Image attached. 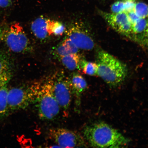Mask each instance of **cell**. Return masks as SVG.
I'll use <instances>...</instances> for the list:
<instances>
[{
    "mask_svg": "<svg viewBox=\"0 0 148 148\" xmlns=\"http://www.w3.org/2000/svg\"><path fill=\"white\" fill-rule=\"evenodd\" d=\"M5 27L0 25V43L3 41L4 37Z\"/></svg>",
    "mask_w": 148,
    "mask_h": 148,
    "instance_id": "obj_24",
    "label": "cell"
},
{
    "mask_svg": "<svg viewBox=\"0 0 148 148\" xmlns=\"http://www.w3.org/2000/svg\"><path fill=\"white\" fill-rule=\"evenodd\" d=\"M127 14L129 21L132 25L136 23L140 18L137 15L134 10L127 13Z\"/></svg>",
    "mask_w": 148,
    "mask_h": 148,
    "instance_id": "obj_22",
    "label": "cell"
},
{
    "mask_svg": "<svg viewBox=\"0 0 148 148\" xmlns=\"http://www.w3.org/2000/svg\"><path fill=\"white\" fill-rule=\"evenodd\" d=\"M125 5V12L127 13L134 10L136 3L134 0H126L124 1Z\"/></svg>",
    "mask_w": 148,
    "mask_h": 148,
    "instance_id": "obj_21",
    "label": "cell"
},
{
    "mask_svg": "<svg viewBox=\"0 0 148 148\" xmlns=\"http://www.w3.org/2000/svg\"><path fill=\"white\" fill-rule=\"evenodd\" d=\"M14 0H0V9L8 8L12 6Z\"/></svg>",
    "mask_w": 148,
    "mask_h": 148,
    "instance_id": "obj_23",
    "label": "cell"
},
{
    "mask_svg": "<svg viewBox=\"0 0 148 148\" xmlns=\"http://www.w3.org/2000/svg\"><path fill=\"white\" fill-rule=\"evenodd\" d=\"M67 38L70 39L79 49L90 51L95 44L88 31L82 25L74 23L66 32Z\"/></svg>",
    "mask_w": 148,
    "mask_h": 148,
    "instance_id": "obj_8",
    "label": "cell"
},
{
    "mask_svg": "<svg viewBox=\"0 0 148 148\" xmlns=\"http://www.w3.org/2000/svg\"><path fill=\"white\" fill-rule=\"evenodd\" d=\"M34 103L41 119L52 120L59 115L60 109L53 92L52 77L42 82Z\"/></svg>",
    "mask_w": 148,
    "mask_h": 148,
    "instance_id": "obj_4",
    "label": "cell"
},
{
    "mask_svg": "<svg viewBox=\"0 0 148 148\" xmlns=\"http://www.w3.org/2000/svg\"><path fill=\"white\" fill-rule=\"evenodd\" d=\"M112 13L118 14L125 12V1H119L116 2L111 7Z\"/></svg>",
    "mask_w": 148,
    "mask_h": 148,
    "instance_id": "obj_19",
    "label": "cell"
},
{
    "mask_svg": "<svg viewBox=\"0 0 148 148\" xmlns=\"http://www.w3.org/2000/svg\"><path fill=\"white\" fill-rule=\"evenodd\" d=\"M134 12L140 18H146L148 16L147 5L143 2L136 3Z\"/></svg>",
    "mask_w": 148,
    "mask_h": 148,
    "instance_id": "obj_18",
    "label": "cell"
},
{
    "mask_svg": "<svg viewBox=\"0 0 148 148\" xmlns=\"http://www.w3.org/2000/svg\"><path fill=\"white\" fill-rule=\"evenodd\" d=\"M124 1H126V0H124Z\"/></svg>",
    "mask_w": 148,
    "mask_h": 148,
    "instance_id": "obj_25",
    "label": "cell"
},
{
    "mask_svg": "<svg viewBox=\"0 0 148 148\" xmlns=\"http://www.w3.org/2000/svg\"><path fill=\"white\" fill-rule=\"evenodd\" d=\"M57 54L60 57L72 53L66 46L62 43L58 46L56 49Z\"/></svg>",
    "mask_w": 148,
    "mask_h": 148,
    "instance_id": "obj_20",
    "label": "cell"
},
{
    "mask_svg": "<svg viewBox=\"0 0 148 148\" xmlns=\"http://www.w3.org/2000/svg\"><path fill=\"white\" fill-rule=\"evenodd\" d=\"M80 68L82 69L83 73L86 75L90 76L97 75L98 66L97 63L82 60Z\"/></svg>",
    "mask_w": 148,
    "mask_h": 148,
    "instance_id": "obj_16",
    "label": "cell"
},
{
    "mask_svg": "<svg viewBox=\"0 0 148 148\" xmlns=\"http://www.w3.org/2000/svg\"><path fill=\"white\" fill-rule=\"evenodd\" d=\"M147 20L145 18H140L132 25V33L136 35L147 33Z\"/></svg>",
    "mask_w": 148,
    "mask_h": 148,
    "instance_id": "obj_17",
    "label": "cell"
},
{
    "mask_svg": "<svg viewBox=\"0 0 148 148\" xmlns=\"http://www.w3.org/2000/svg\"><path fill=\"white\" fill-rule=\"evenodd\" d=\"M49 137L61 148L84 147L86 145L84 138L76 132L64 128L49 130Z\"/></svg>",
    "mask_w": 148,
    "mask_h": 148,
    "instance_id": "obj_7",
    "label": "cell"
},
{
    "mask_svg": "<svg viewBox=\"0 0 148 148\" xmlns=\"http://www.w3.org/2000/svg\"><path fill=\"white\" fill-rule=\"evenodd\" d=\"M69 81L72 93L76 98V103L79 105L81 94L87 88V83L84 77L78 74H74Z\"/></svg>",
    "mask_w": 148,
    "mask_h": 148,
    "instance_id": "obj_11",
    "label": "cell"
},
{
    "mask_svg": "<svg viewBox=\"0 0 148 148\" xmlns=\"http://www.w3.org/2000/svg\"><path fill=\"white\" fill-rule=\"evenodd\" d=\"M63 65L68 69L71 71L80 68L81 57L77 53H71L60 58Z\"/></svg>",
    "mask_w": 148,
    "mask_h": 148,
    "instance_id": "obj_13",
    "label": "cell"
},
{
    "mask_svg": "<svg viewBox=\"0 0 148 148\" xmlns=\"http://www.w3.org/2000/svg\"><path fill=\"white\" fill-rule=\"evenodd\" d=\"M101 14L108 25L116 32L126 36L132 33V25L127 13L110 14L101 12Z\"/></svg>",
    "mask_w": 148,
    "mask_h": 148,
    "instance_id": "obj_9",
    "label": "cell"
},
{
    "mask_svg": "<svg viewBox=\"0 0 148 148\" xmlns=\"http://www.w3.org/2000/svg\"><path fill=\"white\" fill-rule=\"evenodd\" d=\"M12 76L10 61L4 53L0 51V87L7 85Z\"/></svg>",
    "mask_w": 148,
    "mask_h": 148,
    "instance_id": "obj_10",
    "label": "cell"
},
{
    "mask_svg": "<svg viewBox=\"0 0 148 148\" xmlns=\"http://www.w3.org/2000/svg\"><path fill=\"white\" fill-rule=\"evenodd\" d=\"M53 92L60 110L65 116L68 115L73 94L69 79L62 74L52 77Z\"/></svg>",
    "mask_w": 148,
    "mask_h": 148,
    "instance_id": "obj_6",
    "label": "cell"
},
{
    "mask_svg": "<svg viewBox=\"0 0 148 148\" xmlns=\"http://www.w3.org/2000/svg\"><path fill=\"white\" fill-rule=\"evenodd\" d=\"M8 90L7 85L0 87V118H5L9 114L7 100Z\"/></svg>",
    "mask_w": 148,
    "mask_h": 148,
    "instance_id": "obj_14",
    "label": "cell"
},
{
    "mask_svg": "<svg viewBox=\"0 0 148 148\" xmlns=\"http://www.w3.org/2000/svg\"><path fill=\"white\" fill-rule=\"evenodd\" d=\"M4 41L11 51L16 53H25L32 50L30 41L19 23H14L5 27Z\"/></svg>",
    "mask_w": 148,
    "mask_h": 148,
    "instance_id": "obj_5",
    "label": "cell"
},
{
    "mask_svg": "<svg viewBox=\"0 0 148 148\" xmlns=\"http://www.w3.org/2000/svg\"><path fill=\"white\" fill-rule=\"evenodd\" d=\"M97 75L112 87L120 86L127 75L126 66L121 61L103 51L97 54Z\"/></svg>",
    "mask_w": 148,
    "mask_h": 148,
    "instance_id": "obj_2",
    "label": "cell"
},
{
    "mask_svg": "<svg viewBox=\"0 0 148 148\" xmlns=\"http://www.w3.org/2000/svg\"><path fill=\"white\" fill-rule=\"evenodd\" d=\"M42 83L36 82L8 89L7 100L9 114L25 110L34 103Z\"/></svg>",
    "mask_w": 148,
    "mask_h": 148,
    "instance_id": "obj_3",
    "label": "cell"
},
{
    "mask_svg": "<svg viewBox=\"0 0 148 148\" xmlns=\"http://www.w3.org/2000/svg\"><path fill=\"white\" fill-rule=\"evenodd\" d=\"M83 134L85 139L93 147H124L129 142L117 130L103 122L88 126L84 129Z\"/></svg>",
    "mask_w": 148,
    "mask_h": 148,
    "instance_id": "obj_1",
    "label": "cell"
},
{
    "mask_svg": "<svg viewBox=\"0 0 148 148\" xmlns=\"http://www.w3.org/2000/svg\"><path fill=\"white\" fill-rule=\"evenodd\" d=\"M47 29L49 36L52 35L61 36L65 31L66 28L63 24L60 22L48 19Z\"/></svg>",
    "mask_w": 148,
    "mask_h": 148,
    "instance_id": "obj_15",
    "label": "cell"
},
{
    "mask_svg": "<svg viewBox=\"0 0 148 148\" xmlns=\"http://www.w3.org/2000/svg\"><path fill=\"white\" fill-rule=\"evenodd\" d=\"M47 18L41 16L33 21L31 29L37 38L44 40L49 36L47 29Z\"/></svg>",
    "mask_w": 148,
    "mask_h": 148,
    "instance_id": "obj_12",
    "label": "cell"
}]
</instances>
